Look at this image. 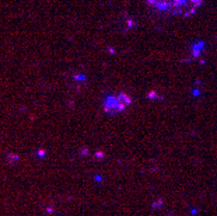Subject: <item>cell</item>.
<instances>
[{"mask_svg": "<svg viewBox=\"0 0 217 216\" xmlns=\"http://www.w3.org/2000/svg\"><path fill=\"white\" fill-rule=\"evenodd\" d=\"M153 11L168 17H190L198 11L204 0H146Z\"/></svg>", "mask_w": 217, "mask_h": 216, "instance_id": "cell-1", "label": "cell"}, {"mask_svg": "<svg viewBox=\"0 0 217 216\" xmlns=\"http://www.w3.org/2000/svg\"><path fill=\"white\" fill-rule=\"evenodd\" d=\"M130 102H132L130 96H128L126 93H118V94L106 97L105 101H104V110L108 114L122 112L130 105Z\"/></svg>", "mask_w": 217, "mask_h": 216, "instance_id": "cell-2", "label": "cell"}]
</instances>
